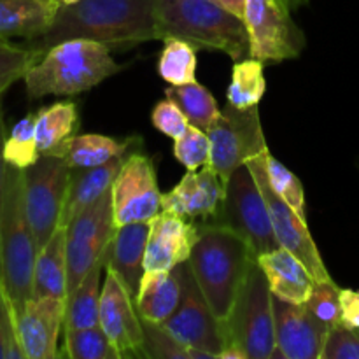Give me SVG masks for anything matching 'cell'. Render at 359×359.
Segmentation results:
<instances>
[{"instance_id":"cell-1","label":"cell","mask_w":359,"mask_h":359,"mask_svg":"<svg viewBox=\"0 0 359 359\" xmlns=\"http://www.w3.org/2000/svg\"><path fill=\"white\" fill-rule=\"evenodd\" d=\"M70 39L97 41L111 49L160 41L154 0H79L72 6H60L55 23L39 48L44 53Z\"/></svg>"},{"instance_id":"cell-2","label":"cell","mask_w":359,"mask_h":359,"mask_svg":"<svg viewBox=\"0 0 359 359\" xmlns=\"http://www.w3.org/2000/svg\"><path fill=\"white\" fill-rule=\"evenodd\" d=\"M256 256L242 235L214 223H198L188 263L207 304L226 323Z\"/></svg>"},{"instance_id":"cell-3","label":"cell","mask_w":359,"mask_h":359,"mask_svg":"<svg viewBox=\"0 0 359 359\" xmlns=\"http://www.w3.org/2000/svg\"><path fill=\"white\" fill-rule=\"evenodd\" d=\"M160 41L182 39L196 49L221 51L233 62L251 56L244 20L216 0H154Z\"/></svg>"},{"instance_id":"cell-4","label":"cell","mask_w":359,"mask_h":359,"mask_svg":"<svg viewBox=\"0 0 359 359\" xmlns=\"http://www.w3.org/2000/svg\"><path fill=\"white\" fill-rule=\"evenodd\" d=\"M121 70L111 48L88 39H70L46 49L25 74L28 98L70 97L104 83Z\"/></svg>"},{"instance_id":"cell-5","label":"cell","mask_w":359,"mask_h":359,"mask_svg":"<svg viewBox=\"0 0 359 359\" xmlns=\"http://www.w3.org/2000/svg\"><path fill=\"white\" fill-rule=\"evenodd\" d=\"M35 258L37 244L25 203V170L7 165L0 219V283L14 312L32 298Z\"/></svg>"},{"instance_id":"cell-6","label":"cell","mask_w":359,"mask_h":359,"mask_svg":"<svg viewBox=\"0 0 359 359\" xmlns=\"http://www.w3.org/2000/svg\"><path fill=\"white\" fill-rule=\"evenodd\" d=\"M273 294L258 259L251 263L233 311L226 319L230 346H237L249 359H272L276 351Z\"/></svg>"},{"instance_id":"cell-7","label":"cell","mask_w":359,"mask_h":359,"mask_svg":"<svg viewBox=\"0 0 359 359\" xmlns=\"http://www.w3.org/2000/svg\"><path fill=\"white\" fill-rule=\"evenodd\" d=\"M207 223L231 228L245 238L255 256L280 248L273 231L263 193L248 165L238 167L226 181V195L219 214Z\"/></svg>"},{"instance_id":"cell-8","label":"cell","mask_w":359,"mask_h":359,"mask_svg":"<svg viewBox=\"0 0 359 359\" xmlns=\"http://www.w3.org/2000/svg\"><path fill=\"white\" fill-rule=\"evenodd\" d=\"M70 170L62 156H41L25 170V203L37 252L62 224Z\"/></svg>"},{"instance_id":"cell-9","label":"cell","mask_w":359,"mask_h":359,"mask_svg":"<svg viewBox=\"0 0 359 359\" xmlns=\"http://www.w3.org/2000/svg\"><path fill=\"white\" fill-rule=\"evenodd\" d=\"M244 23L251 58L263 63L298 58L307 44L284 0H245Z\"/></svg>"},{"instance_id":"cell-10","label":"cell","mask_w":359,"mask_h":359,"mask_svg":"<svg viewBox=\"0 0 359 359\" xmlns=\"http://www.w3.org/2000/svg\"><path fill=\"white\" fill-rule=\"evenodd\" d=\"M210 139V167L224 182L238 167L265 151L266 139L259 121L258 105L237 109L228 104L217 121L207 130Z\"/></svg>"},{"instance_id":"cell-11","label":"cell","mask_w":359,"mask_h":359,"mask_svg":"<svg viewBox=\"0 0 359 359\" xmlns=\"http://www.w3.org/2000/svg\"><path fill=\"white\" fill-rule=\"evenodd\" d=\"M116 231L112 193L81 210L67 226V259H69V294L79 286L95 263L107 252Z\"/></svg>"},{"instance_id":"cell-12","label":"cell","mask_w":359,"mask_h":359,"mask_svg":"<svg viewBox=\"0 0 359 359\" xmlns=\"http://www.w3.org/2000/svg\"><path fill=\"white\" fill-rule=\"evenodd\" d=\"M266 151H269V147L256 154V156H252L251 160H248L245 165L252 172L259 189H262L279 245L293 252L307 266V270L316 280H332V276H330L328 269H326L325 262L321 258V252H319L318 245H316L314 238L311 235V230H309L307 221L302 219L270 186L265 163Z\"/></svg>"},{"instance_id":"cell-13","label":"cell","mask_w":359,"mask_h":359,"mask_svg":"<svg viewBox=\"0 0 359 359\" xmlns=\"http://www.w3.org/2000/svg\"><path fill=\"white\" fill-rule=\"evenodd\" d=\"M163 326L186 347L202 351L214 359H217L230 346L226 325L216 318L210 305L207 304L188 262L184 269L182 300L174 314L163 323Z\"/></svg>"},{"instance_id":"cell-14","label":"cell","mask_w":359,"mask_h":359,"mask_svg":"<svg viewBox=\"0 0 359 359\" xmlns=\"http://www.w3.org/2000/svg\"><path fill=\"white\" fill-rule=\"evenodd\" d=\"M116 228L130 223H151L161 212V196L154 163L149 156L132 151L111 188Z\"/></svg>"},{"instance_id":"cell-15","label":"cell","mask_w":359,"mask_h":359,"mask_svg":"<svg viewBox=\"0 0 359 359\" xmlns=\"http://www.w3.org/2000/svg\"><path fill=\"white\" fill-rule=\"evenodd\" d=\"M100 326L121 358H146L144 354L142 319L135 300L118 273L105 265L100 297Z\"/></svg>"},{"instance_id":"cell-16","label":"cell","mask_w":359,"mask_h":359,"mask_svg":"<svg viewBox=\"0 0 359 359\" xmlns=\"http://www.w3.org/2000/svg\"><path fill=\"white\" fill-rule=\"evenodd\" d=\"M276 351L272 359H321L330 328L305 305L273 297Z\"/></svg>"},{"instance_id":"cell-17","label":"cell","mask_w":359,"mask_h":359,"mask_svg":"<svg viewBox=\"0 0 359 359\" xmlns=\"http://www.w3.org/2000/svg\"><path fill=\"white\" fill-rule=\"evenodd\" d=\"M67 300L32 297L16 312L18 339L25 359H55L60 356L58 339L65 325Z\"/></svg>"},{"instance_id":"cell-18","label":"cell","mask_w":359,"mask_h":359,"mask_svg":"<svg viewBox=\"0 0 359 359\" xmlns=\"http://www.w3.org/2000/svg\"><path fill=\"white\" fill-rule=\"evenodd\" d=\"M226 195V182L210 165L188 170L172 191L161 196V210L184 219L200 223L214 219L219 214Z\"/></svg>"},{"instance_id":"cell-19","label":"cell","mask_w":359,"mask_h":359,"mask_svg":"<svg viewBox=\"0 0 359 359\" xmlns=\"http://www.w3.org/2000/svg\"><path fill=\"white\" fill-rule=\"evenodd\" d=\"M198 237V223L161 210L149 223L147 235L146 272H167L188 262Z\"/></svg>"},{"instance_id":"cell-20","label":"cell","mask_w":359,"mask_h":359,"mask_svg":"<svg viewBox=\"0 0 359 359\" xmlns=\"http://www.w3.org/2000/svg\"><path fill=\"white\" fill-rule=\"evenodd\" d=\"M186 262L167 272H144L135 307L140 319L163 325L182 300Z\"/></svg>"},{"instance_id":"cell-21","label":"cell","mask_w":359,"mask_h":359,"mask_svg":"<svg viewBox=\"0 0 359 359\" xmlns=\"http://www.w3.org/2000/svg\"><path fill=\"white\" fill-rule=\"evenodd\" d=\"M256 259L265 272L273 297L291 304H307L314 290L316 279L293 252L284 248H277Z\"/></svg>"},{"instance_id":"cell-22","label":"cell","mask_w":359,"mask_h":359,"mask_svg":"<svg viewBox=\"0 0 359 359\" xmlns=\"http://www.w3.org/2000/svg\"><path fill=\"white\" fill-rule=\"evenodd\" d=\"M147 235L149 223H130L116 228L112 241L107 249V266H111L126 290L132 293L133 300L139 291L140 279L144 272V258H146Z\"/></svg>"},{"instance_id":"cell-23","label":"cell","mask_w":359,"mask_h":359,"mask_svg":"<svg viewBox=\"0 0 359 359\" xmlns=\"http://www.w3.org/2000/svg\"><path fill=\"white\" fill-rule=\"evenodd\" d=\"M60 0H0V39H42L60 11Z\"/></svg>"},{"instance_id":"cell-24","label":"cell","mask_w":359,"mask_h":359,"mask_svg":"<svg viewBox=\"0 0 359 359\" xmlns=\"http://www.w3.org/2000/svg\"><path fill=\"white\" fill-rule=\"evenodd\" d=\"M126 156L116 158V160L109 161V163L98 165V167L72 168L70 170L69 193H67V202L62 214L63 226H69L70 221L81 210H84L88 205L97 202L104 193H107L112 188Z\"/></svg>"},{"instance_id":"cell-25","label":"cell","mask_w":359,"mask_h":359,"mask_svg":"<svg viewBox=\"0 0 359 359\" xmlns=\"http://www.w3.org/2000/svg\"><path fill=\"white\" fill-rule=\"evenodd\" d=\"M32 297H69V259H67V226L60 224L48 244L37 252L34 266Z\"/></svg>"},{"instance_id":"cell-26","label":"cell","mask_w":359,"mask_h":359,"mask_svg":"<svg viewBox=\"0 0 359 359\" xmlns=\"http://www.w3.org/2000/svg\"><path fill=\"white\" fill-rule=\"evenodd\" d=\"M137 142H140V139L137 137L118 140L107 135H100V133H81V135L76 133L65 144L60 156L65 160L70 168L98 167V165L109 163L116 158L130 154L132 146Z\"/></svg>"},{"instance_id":"cell-27","label":"cell","mask_w":359,"mask_h":359,"mask_svg":"<svg viewBox=\"0 0 359 359\" xmlns=\"http://www.w3.org/2000/svg\"><path fill=\"white\" fill-rule=\"evenodd\" d=\"M79 126L76 102H56L35 112V135L41 156H60Z\"/></svg>"},{"instance_id":"cell-28","label":"cell","mask_w":359,"mask_h":359,"mask_svg":"<svg viewBox=\"0 0 359 359\" xmlns=\"http://www.w3.org/2000/svg\"><path fill=\"white\" fill-rule=\"evenodd\" d=\"M105 265H107V252L95 263L79 286L67 297L63 333L100 325V280Z\"/></svg>"},{"instance_id":"cell-29","label":"cell","mask_w":359,"mask_h":359,"mask_svg":"<svg viewBox=\"0 0 359 359\" xmlns=\"http://www.w3.org/2000/svg\"><path fill=\"white\" fill-rule=\"evenodd\" d=\"M165 97L179 105L189 125L196 126L203 132H207L221 116V109L216 98L205 86H202L196 81L181 84V86H172L170 84V88L165 90Z\"/></svg>"},{"instance_id":"cell-30","label":"cell","mask_w":359,"mask_h":359,"mask_svg":"<svg viewBox=\"0 0 359 359\" xmlns=\"http://www.w3.org/2000/svg\"><path fill=\"white\" fill-rule=\"evenodd\" d=\"M263 65L265 63L251 56L235 62L231 70V83L226 91L228 104L237 109H249L262 102L266 91Z\"/></svg>"},{"instance_id":"cell-31","label":"cell","mask_w":359,"mask_h":359,"mask_svg":"<svg viewBox=\"0 0 359 359\" xmlns=\"http://www.w3.org/2000/svg\"><path fill=\"white\" fill-rule=\"evenodd\" d=\"M196 51L198 49L182 39H165L160 60H158V72L161 79L172 86H181L196 81Z\"/></svg>"},{"instance_id":"cell-32","label":"cell","mask_w":359,"mask_h":359,"mask_svg":"<svg viewBox=\"0 0 359 359\" xmlns=\"http://www.w3.org/2000/svg\"><path fill=\"white\" fill-rule=\"evenodd\" d=\"M60 356L70 359H123L100 325L65 332L63 353H60Z\"/></svg>"},{"instance_id":"cell-33","label":"cell","mask_w":359,"mask_h":359,"mask_svg":"<svg viewBox=\"0 0 359 359\" xmlns=\"http://www.w3.org/2000/svg\"><path fill=\"white\" fill-rule=\"evenodd\" d=\"M41 158L37 147V135H35V114L23 116L13 126L9 135L4 142V160L7 165L27 170Z\"/></svg>"},{"instance_id":"cell-34","label":"cell","mask_w":359,"mask_h":359,"mask_svg":"<svg viewBox=\"0 0 359 359\" xmlns=\"http://www.w3.org/2000/svg\"><path fill=\"white\" fill-rule=\"evenodd\" d=\"M144 354L149 359H210L209 354L179 342L163 325L142 319Z\"/></svg>"},{"instance_id":"cell-35","label":"cell","mask_w":359,"mask_h":359,"mask_svg":"<svg viewBox=\"0 0 359 359\" xmlns=\"http://www.w3.org/2000/svg\"><path fill=\"white\" fill-rule=\"evenodd\" d=\"M44 55L39 48L18 46L0 39V98L16 81L23 79L32 65Z\"/></svg>"},{"instance_id":"cell-36","label":"cell","mask_w":359,"mask_h":359,"mask_svg":"<svg viewBox=\"0 0 359 359\" xmlns=\"http://www.w3.org/2000/svg\"><path fill=\"white\" fill-rule=\"evenodd\" d=\"M266 174H269L270 186L273 191L298 214L304 221H307V205H305V193L300 179L287 167H284L277 158L266 151L265 154Z\"/></svg>"},{"instance_id":"cell-37","label":"cell","mask_w":359,"mask_h":359,"mask_svg":"<svg viewBox=\"0 0 359 359\" xmlns=\"http://www.w3.org/2000/svg\"><path fill=\"white\" fill-rule=\"evenodd\" d=\"M174 156L186 170H198L210 163V139L207 132L189 125L179 139L174 140Z\"/></svg>"},{"instance_id":"cell-38","label":"cell","mask_w":359,"mask_h":359,"mask_svg":"<svg viewBox=\"0 0 359 359\" xmlns=\"http://www.w3.org/2000/svg\"><path fill=\"white\" fill-rule=\"evenodd\" d=\"M305 307L318 319H321L328 328L342 323V307H340V287L335 280H316L311 298Z\"/></svg>"},{"instance_id":"cell-39","label":"cell","mask_w":359,"mask_h":359,"mask_svg":"<svg viewBox=\"0 0 359 359\" xmlns=\"http://www.w3.org/2000/svg\"><path fill=\"white\" fill-rule=\"evenodd\" d=\"M321 359H359V330L344 323L330 328Z\"/></svg>"},{"instance_id":"cell-40","label":"cell","mask_w":359,"mask_h":359,"mask_svg":"<svg viewBox=\"0 0 359 359\" xmlns=\"http://www.w3.org/2000/svg\"><path fill=\"white\" fill-rule=\"evenodd\" d=\"M151 123L163 135L170 137L174 140L179 139L189 126L188 119L182 114L179 105L167 97L154 105L153 112H151Z\"/></svg>"},{"instance_id":"cell-41","label":"cell","mask_w":359,"mask_h":359,"mask_svg":"<svg viewBox=\"0 0 359 359\" xmlns=\"http://www.w3.org/2000/svg\"><path fill=\"white\" fill-rule=\"evenodd\" d=\"M340 307L344 325L359 330V291L340 290Z\"/></svg>"},{"instance_id":"cell-42","label":"cell","mask_w":359,"mask_h":359,"mask_svg":"<svg viewBox=\"0 0 359 359\" xmlns=\"http://www.w3.org/2000/svg\"><path fill=\"white\" fill-rule=\"evenodd\" d=\"M4 142H6V119H4L2 98H0V219H2V205L4 195H6V175L7 163L4 160Z\"/></svg>"},{"instance_id":"cell-43","label":"cell","mask_w":359,"mask_h":359,"mask_svg":"<svg viewBox=\"0 0 359 359\" xmlns=\"http://www.w3.org/2000/svg\"><path fill=\"white\" fill-rule=\"evenodd\" d=\"M221 6L226 7L228 11H231L233 14L241 16L244 20V9H245V0H216Z\"/></svg>"},{"instance_id":"cell-44","label":"cell","mask_w":359,"mask_h":359,"mask_svg":"<svg viewBox=\"0 0 359 359\" xmlns=\"http://www.w3.org/2000/svg\"><path fill=\"white\" fill-rule=\"evenodd\" d=\"M217 359H249V358H248V354L241 349V347L228 346L226 349H224L223 353L217 356Z\"/></svg>"},{"instance_id":"cell-45","label":"cell","mask_w":359,"mask_h":359,"mask_svg":"<svg viewBox=\"0 0 359 359\" xmlns=\"http://www.w3.org/2000/svg\"><path fill=\"white\" fill-rule=\"evenodd\" d=\"M284 2H286V6L290 7L291 11H298V9H300V7L307 6L309 0H284Z\"/></svg>"},{"instance_id":"cell-46","label":"cell","mask_w":359,"mask_h":359,"mask_svg":"<svg viewBox=\"0 0 359 359\" xmlns=\"http://www.w3.org/2000/svg\"><path fill=\"white\" fill-rule=\"evenodd\" d=\"M0 359H7L6 339H4V330H2V323H0Z\"/></svg>"},{"instance_id":"cell-47","label":"cell","mask_w":359,"mask_h":359,"mask_svg":"<svg viewBox=\"0 0 359 359\" xmlns=\"http://www.w3.org/2000/svg\"><path fill=\"white\" fill-rule=\"evenodd\" d=\"M77 2H79V0H60L62 6H72V4H77Z\"/></svg>"}]
</instances>
